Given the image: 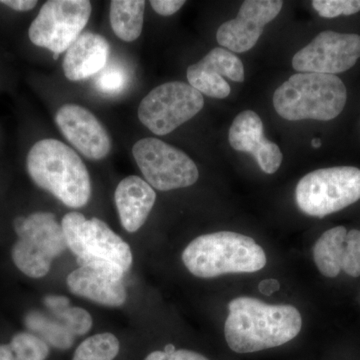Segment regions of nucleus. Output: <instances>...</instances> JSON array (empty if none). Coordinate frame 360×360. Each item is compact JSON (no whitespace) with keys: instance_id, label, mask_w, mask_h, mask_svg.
Here are the masks:
<instances>
[{"instance_id":"obj_1","label":"nucleus","mask_w":360,"mask_h":360,"mask_svg":"<svg viewBox=\"0 0 360 360\" xmlns=\"http://www.w3.org/2000/svg\"><path fill=\"white\" fill-rule=\"evenodd\" d=\"M224 335L232 352L251 354L285 345L298 335L302 317L296 307L271 305L257 298L231 300Z\"/></svg>"},{"instance_id":"obj_2","label":"nucleus","mask_w":360,"mask_h":360,"mask_svg":"<svg viewBox=\"0 0 360 360\" xmlns=\"http://www.w3.org/2000/svg\"><path fill=\"white\" fill-rule=\"evenodd\" d=\"M26 167L32 181L63 205L84 207L91 196L89 170L79 155L56 139L37 141L30 148Z\"/></svg>"},{"instance_id":"obj_3","label":"nucleus","mask_w":360,"mask_h":360,"mask_svg":"<svg viewBox=\"0 0 360 360\" xmlns=\"http://www.w3.org/2000/svg\"><path fill=\"white\" fill-rule=\"evenodd\" d=\"M266 260L264 250L255 239L232 231L198 236L182 253L186 269L200 278L252 274L264 269Z\"/></svg>"},{"instance_id":"obj_4","label":"nucleus","mask_w":360,"mask_h":360,"mask_svg":"<svg viewBox=\"0 0 360 360\" xmlns=\"http://www.w3.org/2000/svg\"><path fill=\"white\" fill-rule=\"evenodd\" d=\"M66 245L80 266L122 279L134 257L129 245L103 220L86 219L78 212L68 213L61 221Z\"/></svg>"},{"instance_id":"obj_5","label":"nucleus","mask_w":360,"mask_h":360,"mask_svg":"<svg viewBox=\"0 0 360 360\" xmlns=\"http://www.w3.org/2000/svg\"><path fill=\"white\" fill-rule=\"evenodd\" d=\"M347 101V87L336 75L296 73L276 90L272 103L284 120L328 122L342 112Z\"/></svg>"},{"instance_id":"obj_6","label":"nucleus","mask_w":360,"mask_h":360,"mask_svg":"<svg viewBox=\"0 0 360 360\" xmlns=\"http://www.w3.org/2000/svg\"><path fill=\"white\" fill-rule=\"evenodd\" d=\"M18 239L11 248L14 265L26 276L41 278L49 274L54 258L68 248L63 227L51 212H35L13 221Z\"/></svg>"},{"instance_id":"obj_7","label":"nucleus","mask_w":360,"mask_h":360,"mask_svg":"<svg viewBox=\"0 0 360 360\" xmlns=\"http://www.w3.org/2000/svg\"><path fill=\"white\" fill-rule=\"evenodd\" d=\"M360 200V169L335 167L314 170L303 176L295 189L300 210L323 219Z\"/></svg>"},{"instance_id":"obj_8","label":"nucleus","mask_w":360,"mask_h":360,"mask_svg":"<svg viewBox=\"0 0 360 360\" xmlns=\"http://www.w3.org/2000/svg\"><path fill=\"white\" fill-rule=\"evenodd\" d=\"M205 106L202 94L186 82L155 87L142 99L139 118L153 134L167 135L198 115Z\"/></svg>"},{"instance_id":"obj_9","label":"nucleus","mask_w":360,"mask_h":360,"mask_svg":"<svg viewBox=\"0 0 360 360\" xmlns=\"http://www.w3.org/2000/svg\"><path fill=\"white\" fill-rule=\"evenodd\" d=\"M132 153L146 181L158 191L191 186L200 177L198 167L186 153L160 139H141Z\"/></svg>"},{"instance_id":"obj_10","label":"nucleus","mask_w":360,"mask_h":360,"mask_svg":"<svg viewBox=\"0 0 360 360\" xmlns=\"http://www.w3.org/2000/svg\"><path fill=\"white\" fill-rule=\"evenodd\" d=\"M91 11L89 0H49L30 26V41L59 56L80 37Z\"/></svg>"},{"instance_id":"obj_11","label":"nucleus","mask_w":360,"mask_h":360,"mask_svg":"<svg viewBox=\"0 0 360 360\" xmlns=\"http://www.w3.org/2000/svg\"><path fill=\"white\" fill-rule=\"evenodd\" d=\"M359 58V34L326 30L296 52L292 66L300 73L336 75L354 68Z\"/></svg>"},{"instance_id":"obj_12","label":"nucleus","mask_w":360,"mask_h":360,"mask_svg":"<svg viewBox=\"0 0 360 360\" xmlns=\"http://www.w3.org/2000/svg\"><path fill=\"white\" fill-rule=\"evenodd\" d=\"M283 6L281 0H246L234 20L219 26L217 42L225 49L243 53L250 51Z\"/></svg>"},{"instance_id":"obj_13","label":"nucleus","mask_w":360,"mask_h":360,"mask_svg":"<svg viewBox=\"0 0 360 360\" xmlns=\"http://www.w3.org/2000/svg\"><path fill=\"white\" fill-rule=\"evenodd\" d=\"M56 122L63 136L85 158L101 160L110 153V134L86 108L65 104L56 113Z\"/></svg>"},{"instance_id":"obj_14","label":"nucleus","mask_w":360,"mask_h":360,"mask_svg":"<svg viewBox=\"0 0 360 360\" xmlns=\"http://www.w3.org/2000/svg\"><path fill=\"white\" fill-rule=\"evenodd\" d=\"M189 84L201 94L224 99L231 94V86L224 77L236 82H245V66L232 52L217 47L187 70Z\"/></svg>"},{"instance_id":"obj_15","label":"nucleus","mask_w":360,"mask_h":360,"mask_svg":"<svg viewBox=\"0 0 360 360\" xmlns=\"http://www.w3.org/2000/svg\"><path fill=\"white\" fill-rule=\"evenodd\" d=\"M229 141L236 150L250 153L265 174H276L281 167L283 153L277 144L265 139L264 123L255 111L245 110L236 116L229 129Z\"/></svg>"},{"instance_id":"obj_16","label":"nucleus","mask_w":360,"mask_h":360,"mask_svg":"<svg viewBox=\"0 0 360 360\" xmlns=\"http://www.w3.org/2000/svg\"><path fill=\"white\" fill-rule=\"evenodd\" d=\"M110 45L108 40L96 33L80 34L63 59V72L70 82H78L98 75L108 65Z\"/></svg>"},{"instance_id":"obj_17","label":"nucleus","mask_w":360,"mask_h":360,"mask_svg":"<svg viewBox=\"0 0 360 360\" xmlns=\"http://www.w3.org/2000/svg\"><path fill=\"white\" fill-rule=\"evenodd\" d=\"M156 193L146 180L130 175L120 182L115 193L116 208L123 229L135 232L146 224L153 210Z\"/></svg>"},{"instance_id":"obj_18","label":"nucleus","mask_w":360,"mask_h":360,"mask_svg":"<svg viewBox=\"0 0 360 360\" xmlns=\"http://www.w3.org/2000/svg\"><path fill=\"white\" fill-rule=\"evenodd\" d=\"M68 290L73 295L87 298L105 307H122L127 302V293L122 279L89 267L79 266L68 276Z\"/></svg>"},{"instance_id":"obj_19","label":"nucleus","mask_w":360,"mask_h":360,"mask_svg":"<svg viewBox=\"0 0 360 360\" xmlns=\"http://www.w3.org/2000/svg\"><path fill=\"white\" fill-rule=\"evenodd\" d=\"M347 234L345 226L333 227L324 232L315 243L314 259L322 276L333 278L340 274Z\"/></svg>"},{"instance_id":"obj_20","label":"nucleus","mask_w":360,"mask_h":360,"mask_svg":"<svg viewBox=\"0 0 360 360\" xmlns=\"http://www.w3.org/2000/svg\"><path fill=\"white\" fill-rule=\"evenodd\" d=\"M143 0H113L110 4V25L123 41L132 42L141 37L143 27Z\"/></svg>"},{"instance_id":"obj_21","label":"nucleus","mask_w":360,"mask_h":360,"mask_svg":"<svg viewBox=\"0 0 360 360\" xmlns=\"http://www.w3.org/2000/svg\"><path fill=\"white\" fill-rule=\"evenodd\" d=\"M25 323L30 333L39 336L47 345L58 349H68L75 342V336L66 328L63 322L51 314L32 310L25 315Z\"/></svg>"},{"instance_id":"obj_22","label":"nucleus","mask_w":360,"mask_h":360,"mask_svg":"<svg viewBox=\"0 0 360 360\" xmlns=\"http://www.w3.org/2000/svg\"><path fill=\"white\" fill-rule=\"evenodd\" d=\"M120 340L112 333L90 336L80 343L72 360H113L120 352Z\"/></svg>"},{"instance_id":"obj_23","label":"nucleus","mask_w":360,"mask_h":360,"mask_svg":"<svg viewBox=\"0 0 360 360\" xmlns=\"http://www.w3.org/2000/svg\"><path fill=\"white\" fill-rule=\"evenodd\" d=\"M18 360H46L49 345L30 331L15 333L8 343Z\"/></svg>"},{"instance_id":"obj_24","label":"nucleus","mask_w":360,"mask_h":360,"mask_svg":"<svg viewBox=\"0 0 360 360\" xmlns=\"http://www.w3.org/2000/svg\"><path fill=\"white\" fill-rule=\"evenodd\" d=\"M49 311L63 322L75 336L86 335L92 328V317L89 312L82 307H70V302Z\"/></svg>"},{"instance_id":"obj_25","label":"nucleus","mask_w":360,"mask_h":360,"mask_svg":"<svg viewBox=\"0 0 360 360\" xmlns=\"http://www.w3.org/2000/svg\"><path fill=\"white\" fill-rule=\"evenodd\" d=\"M129 82V71L120 63L106 65L97 75L96 87L101 94L108 96L120 94L127 89Z\"/></svg>"},{"instance_id":"obj_26","label":"nucleus","mask_w":360,"mask_h":360,"mask_svg":"<svg viewBox=\"0 0 360 360\" xmlns=\"http://www.w3.org/2000/svg\"><path fill=\"white\" fill-rule=\"evenodd\" d=\"M312 6L321 18L352 15L360 11V0H314Z\"/></svg>"},{"instance_id":"obj_27","label":"nucleus","mask_w":360,"mask_h":360,"mask_svg":"<svg viewBox=\"0 0 360 360\" xmlns=\"http://www.w3.org/2000/svg\"><path fill=\"white\" fill-rule=\"evenodd\" d=\"M341 270L352 277L360 276V231H347L345 252Z\"/></svg>"},{"instance_id":"obj_28","label":"nucleus","mask_w":360,"mask_h":360,"mask_svg":"<svg viewBox=\"0 0 360 360\" xmlns=\"http://www.w3.org/2000/svg\"><path fill=\"white\" fill-rule=\"evenodd\" d=\"M144 360H210L198 352L180 349L172 352H153Z\"/></svg>"},{"instance_id":"obj_29","label":"nucleus","mask_w":360,"mask_h":360,"mask_svg":"<svg viewBox=\"0 0 360 360\" xmlns=\"http://www.w3.org/2000/svg\"><path fill=\"white\" fill-rule=\"evenodd\" d=\"M151 7L156 13L162 16H170L186 4L184 0H153L150 1Z\"/></svg>"},{"instance_id":"obj_30","label":"nucleus","mask_w":360,"mask_h":360,"mask_svg":"<svg viewBox=\"0 0 360 360\" xmlns=\"http://www.w3.org/2000/svg\"><path fill=\"white\" fill-rule=\"evenodd\" d=\"M0 4L11 7L13 11L25 13V11H30L34 8L37 1L35 0H1Z\"/></svg>"},{"instance_id":"obj_31","label":"nucleus","mask_w":360,"mask_h":360,"mask_svg":"<svg viewBox=\"0 0 360 360\" xmlns=\"http://www.w3.org/2000/svg\"><path fill=\"white\" fill-rule=\"evenodd\" d=\"M278 290V283L276 281H264L260 283L259 290L265 295H270L274 292V290Z\"/></svg>"},{"instance_id":"obj_32","label":"nucleus","mask_w":360,"mask_h":360,"mask_svg":"<svg viewBox=\"0 0 360 360\" xmlns=\"http://www.w3.org/2000/svg\"><path fill=\"white\" fill-rule=\"evenodd\" d=\"M0 360H18L8 343L0 345Z\"/></svg>"},{"instance_id":"obj_33","label":"nucleus","mask_w":360,"mask_h":360,"mask_svg":"<svg viewBox=\"0 0 360 360\" xmlns=\"http://www.w3.org/2000/svg\"><path fill=\"white\" fill-rule=\"evenodd\" d=\"M311 146H314V148H319L321 146V139H314L311 141Z\"/></svg>"}]
</instances>
